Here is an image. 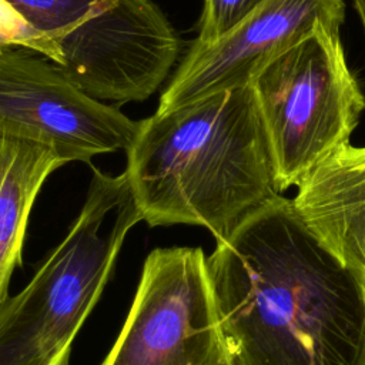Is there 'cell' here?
<instances>
[{
  "instance_id": "obj_1",
  "label": "cell",
  "mask_w": 365,
  "mask_h": 365,
  "mask_svg": "<svg viewBox=\"0 0 365 365\" xmlns=\"http://www.w3.org/2000/svg\"><path fill=\"white\" fill-rule=\"evenodd\" d=\"M235 365H365V278L281 194L207 257Z\"/></svg>"
},
{
  "instance_id": "obj_2",
  "label": "cell",
  "mask_w": 365,
  "mask_h": 365,
  "mask_svg": "<svg viewBox=\"0 0 365 365\" xmlns=\"http://www.w3.org/2000/svg\"><path fill=\"white\" fill-rule=\"evenodd\" d=\"M125 153L124 173L150 227L200 225L220 241L281 194L251 83L155 111Z\"/></svg>"
},
{
  "instance_id": "obj_3",
  "label": "cell",
  "mask_w": 365,
  "mask_h": 365,
  "mask_svg": "<svg viewBox=\"0 0 365 365\" xmlns=\"http://www.w3.org/2000/svg\"><path fill=\"white\" fill-rule=\"evenodd\" d=\"M29 48L88 96L143 101L165 80L180 38L151 0H0V50Z\"/></svg>"
},
{
  "instance_id": "obj_4",
  "label": "cell",
  "mask_w": 365,
  "mask_h": 365,
  "mask_svg": "<svg viewBox=\"0 0 365 365\" xmlns=\"http://www.w3.org/2000/svg\"><path fill=\"white\" fill-rule=\"evenodd\" d=\"M143 220L125 173L93 167L86 202L27 287L0 304V365H67L125 234Z\"/></svg>"
},
{
  "instance_id": "obj_5",
  "label": "cell",
  "mask_w": 365,
  "mask_h": 365,
  "mask_svg": "<svg viewBox=\"0 0 365 365\" xmlns=\"http://www.w3.org/2000/svg\"><path fill=\"white\" fill-rule=\"evenodd\" d=\"M251 86L271 144L279 191L349 143L365 97L339 31L318 27L271 60Z\"/></svg>"
},
{
  "instance_id": "obj_6",
  "label": "cell",
  "mask_w": 365,
  "mask_h": 365,
  "mask_svg": "<svg viewBox=\"0 0 365 365\" xmlns=\"http://www.w3.org/2000/svg\"><path fill=\"white\" fill-rule=\"evenodd\" d=\"M100 365H235L201 248L148 254L124 325Z\"/></svg>"
},
{
  "instance_id": "obj_7",
  "label": "cell",
  "mask_w": 365,
  "mask_h": 365,
  "mask_svg": "<svg viewBox=\"0 0 365 365\" xmlns=\"http://www.w3.org/2000/svg\"><path fill=\"white\" fill-rule=\"evenodd\" d=\"M0 123L46 140L67 163L125 151L140 124L88 96L56 63L24 47L0 50Z\"/></svg>"
},
{
  "instance_id": "obj_8",
  "label": "cell",
  "mask_w": 365,
  "mask_h": 365,
  "mask_svg": "<svg viewBox=\"0 0 365 365\" xmlns=\"http://www.w3.org/2000/svg\"><path fill=\"white\" fill-rule=\"evenodd\" d=\"M344 19V0H267L220 40L191 44L163 91L157 111L250 84L271 60L315 29L339 31Z\"/></svg>"
},
{
  "instance_id": "obj_9",
  "label": "cell",
  "mask_w": 365,
  "mask_h": 365,
  "mask_svg": "<svg viewBox=\"0 0 365 365\" xmlns=\"http://www.w3.org/2000/svg\"><path fill=\"white\" fill-rule=\"evenodd\" d=\"M292 204L309 231L365 278V145H341L297 184Z\"/></svg>"
},
{
  "instance_id": "obj_10",
  "label": "cell",
  "mask_w": 365,
  "mask_h": 365,
  "mask_svg": "<svg viewBox=\"0 0 365 365\" xmlns=\"http://www.w3.org/2000/svg\"><path fill=\"white\" fill-rule=\"evenodd\" d=\"M64 164L46 140L0 123V304L7 298L13 269L21 265L33 202L44 180Z\"/></svg>"
},
{
  "instance_id": "obj_11",
  "label": "cell",
  "mask_w": 365,
  "mask_h": 365,
  "mask_svg": "<svg viewBox=\"0 0 365 365\" xmlns=\"http://www.w3.org/2000/svg\"><path fill=\"white\" fill-rule=\"evenodd\" d=\"M267 0H204L195 43L210 44L234 30Z\"/></svg>"
},
{
  "instance_id": "obj_12",
  "label": "cell",
  "mask_w": 365,
  "mask_h": 365,
  "mask_svg": "<svg viewBox=\"0 0 365 365\" xmlns=\"http://www.w3.org/2000/svg\"><path fill=\"white\" fill-rule=\"evenodd\" d=\"M354 6L356 9V13L361 19V23H362V27L365 30V0H354Z\"/></svg>"
}]
</instances>
